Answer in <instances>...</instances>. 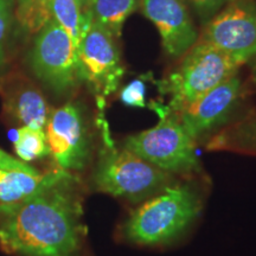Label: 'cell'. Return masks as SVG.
<instances>
[{
    "label": "cell",
    "instance_id": "6da1fadb",
    "mask_svg": "<svg viewBox=\"0 0 256 256\" xmlns=\"http://www.w3.org/2000/svg\"><path fill=\"white\" fill-rule=\"evenodd\" d=\"M87 188L81 176L55 168L30 196L0 204V250L11 256H92Z\"/></svg>",
    "mask_w": 256,
    "mask_h": 256
},
{
    "label": "cell",
    "instance_id": "7a4b0ae2",
    "mask_svg": "<svg viewBox=\"0 0 256 256\" xmlns=\"http://www.w3.org/2000/svg\"><path fill=\"white\" fill-rule=\"evenodd\" d=\"M200 178L180 179L136 206L118 229V238L145 248L168 247L190 232L202 215Z\"/></svg>",
    "mask_w": 256,
    "mask_h": 256
},
{
    "label": "cell",
    "instance_id": "3957f363",
    "mask_svg": "<svg viewBox=\"0 0 256 256\" xmlns=\"http://www.w3.org/2000/svg\"><path fill=\"white\" fill-rule=\"evenodd\" d=\"M104 139L89 179L90 190L136 206L180 180L124 147H114L108 136Z\"/></svg>",
    "mask_w": 256,
    "mask_h": 256
},
{
    "label": "cell",
    "instance_id": "277c9868",
    "mask_svg": "<svg viewBox=\"0 0 256 256\" xmlns=\"http://www.w3.org/2000/svg\"><path fill=\"white\" fill-rule=\"evenodd\" d=\"M153 108L160 116L159 124L127 136L124 148L180 179L202 178L203 171L196 153V142L168 108Z\"/></svg>",
    "mask_w": 256,
    "mask_h": 256
},
{
    "label": "cell",
    "instance_id": "5b68a950",
    "mask_svg": "<svg viewBox=\"0 0 256 256\" xmlns=\"http://www.w3.org/2000/svg\"><path fill=\"white\" fill-rule=\"evenodd\" d=\"M240 66L218 48L200 40L162 84V92L171 96L168 110L176 115L184 112L211 89L238 75Z\"/></svg>",
    "mask_w": 256,
    "mask_h": 256
},
{
    "label": "cell",
    "instance_id": "8992f818",
    "mask_svg": "<svg viewBox=\"0 0 256 256\" xmlns=\"http://www.w3.org/2000/svg\"><path fill=\"white\" fill-rule=\"evenodd\" d=\"M30 62L37 78L57 95L69 94L82 80L74 42L54 19L38 32Z\"/></svg>",
    "mask_w": 256,
    "mask_h": 256
},
{
    "label": "cell",
    "instance_id": "52a82bcc",
    "mask_svg": "<svg viewBox=\"0 0 256 256\" xmlns=\"http://www.w3.org/2000/svg\"><path fill=\"white\" fill-rule=\"evenodd\" d=\"M46 134L56 168L78 176L88 168L92 162V139L78 104H66L54 110Z\"/></svg>",
    "mask_w": 256,
    "mask_h": 256
},
{
    "label": "cell",
    "instance_id": "ba28073f",
    "mask_svg": "<svg viewBox=\"0 0 256 256\" xmlns=\"http://www.w3.org/2000/svg\"><path fill=\"white\" fill-rule=\"evenodd\" d=\"M202 40L218 48L241 66L256 60V2H229L208 24Z\"/></svg>",
    "mask_w": 256,
    "mask_h": 256
},
{
    "label": "cell",
    "instance_id": "9c48e42d",
    "mask_svg": "<svg viewBox=\"0 0 256 256\" xmlns=\"http://www.w3.org/2000/svg\"><path fill=\"white\" fill-rule=\"evenodd\" d=\"M114 38L110 31L92 22L78 46L81 78L100 100L116 90L124 72Z\"/></svg>",
    "mask_w": 256,
    "mask_h": 256
},
{
    "label": "cell",
    "instance_id": "30bf717a",
    "mask_svg": "<svg viewBox=\"0 0 256 256\" xmlns=\"http://www.w3.org/2000/svg\"><path fill=\"white\" fill-rule=\"evenodd\" d=\"M242 81L238 75L226 80L192 104L177 118L194 142L232 119L242 98Z\"/></svg>",
    "mask_w": 256,
    "mask_h": 256
},
{
    "label": "cell",
    "instance_id": "8fae6325",
    "mask_svg": "<svg viewBox=\"0 0 256 256\" xmlns=\"http://www.w3.org/2000/svg\"><path fill=\"white\" fill-rule=\"evenodd\" d=\"M142 8L171 56L186 54L197 42V31L183 0H142Z\"/></svg>",
    "mask_w": 256,
    "mask_h": 256
},
{
    "label": "cell",
    "instance_id": "7c38bea8",
    "mask_svg": "<svg viewBox=\"0 0 256 256\" xmlns=\"http://www.w3.org/2000/svg\"><path fill=\"white\" fill-rule=\"evenodd\" d=\"M2 110L12 122L46 130L50 112L42 92L26 80L8 78L2 83Z\"/></svg>",
    "mask_w": 256,
    "mask_h": 256
},
{
    "label": "cell",
    "instance_id": "4fadbf2b",
    "mask_svg": "<svg viewBox=\"0 0 256 256\" xmlns=\"http://www.w3.org/2000/svg\"><path fill=\"white\" fill-rule=\"evenodd\" d=\"M46 172L0 148V204L19 202L40 188Z\"/></svg>",
    "mask_w": 256,
    "mask_h": 256
},
{
    "label": "cell",
    "instance_id": "5bb4252c",
    "mask_svg": "<svg viewBox=\"0 0 256 256\" xmlns=\"http://www.w3.org/2000/svg\"><path fill=\"white\" fill-rule=\"evenodd\" d=\"M208 148L256 154V113L224 128L210 140Z\"/></svg>",
    "mask_w": 256,
    "mask_h": 256
},
{
    "label": "cell",
    "instance_id": "9a60e30c",
    "mask_svg": "<svg viewBox=\"0 0 256 256\" xmlns=\"http://www.w3.org/2000/svg\"><path fill=\"white\" fill-rule=\"evenodd\" d=\"M48 4L51 18L66 31L78 50L80 40L94 22L90 12L82 8L80 0H48Z\"/></svg>",
    "mask_w": 256,
    "mask_h": 256
},
{
    "label": "cell",
    "instance_id": "2e32d148",
    "mask_svg": "<svg viewBox=\"0 0 256 256\" xmlns=\"http://www.w3.org/2000/svg\"><path fill=\"white\" fill-rule=\"evenodd\" d=\"M139 0H87L84 8L90 12L92 20L114 37L121 36L126 19L136 11Z\"/></svg>",
    "mask_w": 256,
    "mask_h": 256
},
{
    "label": "cell",
    "instance_id": "e0dca14e",
    "mask_svg": "<svg viewBox=\"0 0 256 256\" xmlns=\"http://www.w3.org/2000/svg\"><path fill=\"white\" fill-rule=\"evenodd\" d=\"M16 156L25 162L42 159L50 154L46 130L22 126L14 140Z\"/></svg>",
    "mask_w": 256,
    "mask_h": 256
},
{
    "label": "cell",
    "instance_id": "ac0fdd59",
    "mask_svg": "<svg viewBox=\"0 0 256 256\" xmlns=\"http://www.w3.org/2000/svg\"><path fill=\"white\" fill-rule=\"evenodd\" d=\"M18 19L28 31H40L50 19H52L48 0H20Z\"/></svg>",
    "mask_w": 256,
    "mask_h": 256
},
{
    "label": "cell",
    "instance_id": "d6986e66",
    "mask_svg": "<svg viewBox=\"0 0 256 256\" xmlns=\"http://www.w3.org/2000/svg\"><path fill=\"white\" fill-rule=\"evenodd\" d=\"M14 0H0V75L6 66V42L12 20Z\"/></svg>",
    "mask_w": 256,
    "mask_h": 256
},
{
    "label": "cell",
    "instance_id": "ffe728a7",
    "mask_svg": "<svg viewBox=\"0 0 256 256\" xmlns=\"http://www.w3.org/2000/svg\"><path fill=\"white\" fill-rule=\"evenodd\" d=\"M120 100L128 107H146V86L142 80H134L124 87L120 92Z\"/></svg>",
    "mask_w": 256,
    "mask_h": 256
},
{
    "label": "cell",
    "instance_id": "44dd1931",
    "mask_svg": "<svg viewBox=\"0 0 256 256\" xmlns=\"http://www.w3.org/2000/svg\"><path fill=\"white\" fill-rule=\"evenodd\" d=\"M190 2L197 10L198 14L203 17H208V16L216 14L222 6L228 4L232 0H190Z\"/></svg>",
    "mask_w": 256,
    "mask_h": 256
},
{
    "label": "cell",
    "instance_id": "7402d4cb",
    "mask_svg": "<svg viewBox=\"0 0 256 256\" xmlns=\"http://www.w3.org/2000/svg\"><path fill=\"white\" fill-rule=\"evenodd\" d=\"M86 2H87V0H80V4H81V6H82V8H84Z\"/></svg>",
    "mask_w": 256,
    "mask_h": 256
}]
</instances>
